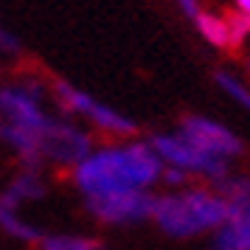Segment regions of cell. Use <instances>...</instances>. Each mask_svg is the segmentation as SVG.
Wrapping results in <instances>:
<instances>
[{
    "mask_svg": "<svg viewBox=\"0 0 250 250\" xmlns=\"http://www.w3.org/2000/svg\"><path fill=\"white\" fill-rule=\"evenodd\" d=\"M0 233L17 242V245H34L37 248V242L42 239V228L25 211H17V208H9V205L0 203Z\"/></svg>",
    "mask_w": 250,
    "mask_h": 250,
    "instance_id": "obj_10",
    "label": "cell"
},
{
    "mask_svg": "<svg viewBox=\"0 0 250 250\" xmlns=\"http://www.w3.org/2000/svg\"><path fill=\"white\" fill-rule=\"evenodd\" d=\"M152 149L160 155L163 166L180 169L186 174H205L211 180L228 177V160L219 155H208L203 149L191 146L183 135H152Z\"/></svg>",
    "mask_w": 250,
    "mask_h": 250,
    "instance_id": "obj_6",
    "label": "cell"
},
{
    "mask_svg": "<svg viewBox=\"0 0 250 250\" xmlns=\"http://www.w3.org/2000/svg\"><path fill=\"white\" fill-rule=\"evenodd\" d=\"M87 214L102 222V225H138L144 219H152L155 208V194L152 191H115V194H99L82 200Z\"/></svg>",
    "mask_w": 250,
    "mask_h": 250,
    "instance_id": "obj_7",
    "label": "cell"
},
{
    "mask_svg": "<svg viewBox=\"0 0 250 250\" xmlns=\"http://www.w3.org/2000/svg\"><path fill=\"white\" fill-rule=\"evenodd\" d=\"M37 250H104V245L99 239L82 233H42Z\"/></svg>",
    "mask_w": 250,
    "mask_h": 250,
    "instance_id": "obj_13",
    "label": "cell"
},
{
    "mask_svg": "<svg viewBox=\"0 0 250 250\" xmlns=\"http://www.w3.org/2000/svg\"><path fill=\"white\" fill-rule=\"evenodd\" d=\"M236 9H242V12L250 14V0H236Z\"/></svg>",
    "mask_w": 250,
    "mask_h": 250,
    "instance_id": "obj_19",
    "label": "cell"
},
{
    "mask_svg": "<svg viewBox=\"0 0 250 250\" xmlns=\"http://www.w3.org/2000/svg\"><path fill=\"white\" fill-rule=\"evenodd\" d=\"M177 6L183 9V14H186L188 20H197V17H200V12H203L197 0H177Z\"/></svg>",
    "mask_w": 250,
    "mask_h": 250,
    "instance_id": "obj_18",
    "label": "cell"
},
{
    "mask_svg": "<svg viewBox=\"0 0 250 250\" xmlns=\"http://www.w3.org/2000/svg\"><path fill=\"white\" fill-rule=\"evenodd\" d=\"M248 68H250V59H248Z\"/></svg>",
    "mask_w": 250,
    "mask_h": 250,
    "instance_id": "obj_20",
    "label": "cell"
},
{
    "mask_svg": "<svg viewBox=\"0 0 250 250\" xmlns=\"http://www.w3.org/2000/svg\"><path fill=\"white\" fill-rule=\"evenodd\" d=\"M48 82L14 76L0 84V141L23 169H42L40 144L57 110H48Z\"/></svg>",
    "mask_w": 250,
    "mask_h": 250,
    "instance_id": "obj_2",
    "label": "cell"
},
{
    "mask_svg": "<svg viewBox=\"0 0 250 250\" xmlns=\"http://www.w3.org/2000/svg\"><path fill=\"white\" fill-rule=\"evenodd\" d=\"M194 25L200 28V34H203L211 45L222 48V51H236V48H233V40H230V31H228V25H225L222 17L208 14V12H200V17L194 20Z\"/></svg>",
    "mask_w": 250,
    "mask_h": 250,
    "instance_id": "obj_14",
    "label": "cell"
},
{
    "mask_svg": "<svg viewBox=\"0 0 250 250\" xmlns=\"http://www.w3.org/2000/svg\"><path fill=\"white\" fill-rule=\"evenodd\" d=\"M17 54H20V40H17V34L0 23V57L14 59Z\"/></svg>",
    "mask_w": 250,
    "mask_h": 250,
    "instance_id": "obj_17",
    "label": "cell"
},
{
    "mask_svg": "<svg viewBox=\"0 0 250 250\" xmlns=\"http://www.w3.org/2000/svg\"><path fill=\"white\" fill-rule=\"evenodd\" d=\"M163 177V160L152 144L115 138L90 149V155L70 169V183L82 200L115 191H149Z\"/></svg>",
    "mask_w": 250,
    "mask_h": 250,
    "instance_id": "obj_1",
    "label": "cell"
},
{
    "mask_svg": "<svg viewBox=\"0 0 250 250\" xmlns=\"http://www.w3.org/2000/svg\"><path fill=\"white\" fill-rule=\"evenodd\" d=\"M222 20H225L228 31H230L233 48H239V42L250 34V14L242 12V9H225V12H222Z\"/></svg>",
    "mask_w": 250,
    "mask_h": 250,
    "instance_id": "obj_15",
    "label": "cell"
},
{
    "mask_svg": "<svg viewBox=\"0 0 250 250\" xmlns=\"http://www.w3.org/2000/svg\"><path fill=\"white\" fill-rule=\"evenodd\" d=\"M219 194H225L228 203V219L250 216V180L248 177H222L214 180Z\"/></svg>",
    "mask_w": 250,
    "mask_h": 250,
    "instance_id": "obj_11",
    "label": "cell"
},
{
    "mask_svg": "<svg viewBox=\"0 0 250 250\" xmlns=\"http://www.w3.org/2000/svg\"><path fill=\"white\" fill-rule=\"evenodd\" d=\"M155 225L174 239L197 236L211 228H222L228 222V203L214 197L205 188H186V191L155 194L152 208Z\"/></svg>",
    "mask_w": 250,
    "mask_h": 250,
    "instance_id": "obj_3",
    "label": "cell"
},
{
    "mask_svg": "<svg viewBox=\"0 0 250 250\" xmlns=\"http://www.w3.org/2000/svg\"><path fill=\"white\" fill-rule=\"evenodd\" d=\"M45 194H48V183H45L42 169H23L20 166V171L3 186L0 203L12 205V208H20V211H28L31 205L42 203Z\"/></svg>",
    "mask_w": 250,
    "mask_h": 250,
    "instance_id": "obj_9",
    "label": "cell"
},
{
    "mask_svg": "<svg viewBox=\"0 0 250 250\" xmlns=\"http://www.w3.org/2000/svg\"><path fill=\"white\" fill-rule=\"evenodd\" d=\"M214 79L219 82V87H222L228 96H233V99H236V102L245 107V110H250V90L245 87V84H242V82H236L233 76H230V73H225V70H216Z\"/></svg>",
    "mask_w": 250,
    "mask_h": 250,
    "instance_id": "obj_16",
    "label": "cell"
},
{
    "mask_svg": "<svg viewBox=\"0 0 250 250\" xmlns=\"http://www.w3.org/2000/svg\"><path fill=\"white\" fill-rule=\"evenodd\" d=\"M48 96L54 102V110L62 115H68L73 121L84 124L93 132H102L107 138H132L138 132V126L132 118L121 115L118 110H113L110 104L99 102L96 96H90L87 90L76 87L73 82L65 79H51L48 82Z\"/></svg>",
    "mask_w": 250,
    "mask_h": 250,
    "instance_id": "obj_4",
    "label": "cell"
},
{
    "mask_svg": "<svg viewBox=\"0 0 250 250\" xmlns=\"http://www.w3.org/2000/svg\"><path fill=\"white\" fill-rule=\"evenodd\" d=\"M191 146L203 149L208 155H219V158H233V155H242L245 146L228 126L216 124L205 115H183L180 118V132Z\"/></svg>",
    "mask_w": 250,
    "mask_h": 250,
    "instance_id": "obj_8",
    "label": "cell"
},
{
    "mask_svg": "<svg viewBox=\"0 0 250 250\" xmlns=\"http://www.w3.org/2000/svg\"><path fill=\"white\" fill-rule=\"evenodd\" d=\"M211 250H250V216L228 219L214 236Z\"/></svg>",
    "mask_w": 250,
    "mask_h": 250,
    "instance_id": "obj_12",
    "label": "cell"
},
{
    "mask_svg": "<svg viewBox=\"0 0 250 250\" xmlns=\"http://www.w3.org/2000/svg\"><path fill=\"white\" fill-rule=\"evenodd\" d=\"M93 146L96 144H93L90 129H84L79 121H73L68 115L54 113L45 135H42V144H40V163L70 171L76 163H82L90 155Z\"/></svg>",
    "mask_w": 250,
    "mask_h": 250,
    "instance_id": "obj_5",
    "label": "cell"
}]
</instances>
